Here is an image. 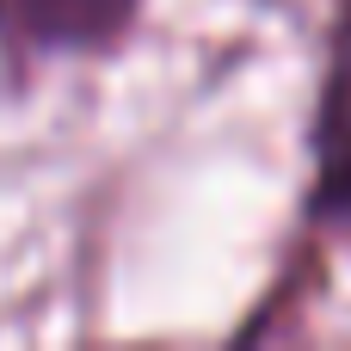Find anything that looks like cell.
I'll use <instances>...</instances> for the list:
<instances>
[{
  "mask_svg": "<svg viewBox=\"0 0 351 351\" xmlns=\"http://www.w3.org/2000/svg\"><path fill=\"white\" fill-rule=\"evenodd\" d=\"M148 19V0H0V93L25 99L62 68L117 62Z\"/></svg>",
  "mask_w": 351,
  "mask_h": 351,
  "instance_id": "obj_1",
  "label": "cell"
},
{
  "mask_svg": "<svg viewBox=\"0 0 351 351\" xmlns=\"http://www.w3.org/2000/svg\"><path fill=\"white\" fill-rule=\"evenodd\" d=\"M302 216L339 228L351 222V0L333 19L321 86H315V117H308V191Z\"/></svg>",
  "mask_w": 351,
  "mask_h": 351,
  "instance_id": "obj_2",
  "label": "cell"
}]
</instances>
